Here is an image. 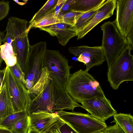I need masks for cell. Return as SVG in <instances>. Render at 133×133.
I'll use <instances>...</instances> for the list:
<instances>
[{"label":"cell","instance_id":"1","mask_svg":"<svg viewBox=\"0 0 133 133\" xmlns=\"http://www.w3.org/2000/svg\"><path fill=\"white\" fill-rule=\"evenodd\" d=\"M81 105L51 79L49 80L40 93L31 98L26 110L28 115L40 112L52 113L65 110L73 111Z\"/></svg>","mask_w":133,"mask_h":133},{"label":"cell","instance_id":"2","mask_svg":"<svg viewBox=\"0 0 133 133\" xmlns=\"http://www.w3.org/2000/svg\"><path fill=\"white\" fill-rule=\"evenodd\" d=\"M65 89L76 102L96 97L105 98L99 83L88 72L80 69L70 74Z\"/></svg>","mask_w":133,"mask_h":133},{"label":"cell","instance_id":"3","mask_svg":"<svg viewBox=\"0 0 133 133\" xmlns=\"http://www.w3.org/2000/svg\"><path fill=\"white\" fill-rule=\"evenodd\" d=\"M8 22L11 26L14 38L11 44L17 62L23 72L26 71L30 53V47L26 31L28 21L16 17H10Z\"/></svg>","mask_w":133,"mask_h":133},{"label":"cell","instance_id":"4","mask_svg":"<svg viewBox=\"0 0 133 133\" xmlns=\"http://www.w3.org/2000/svg\"><path fill=\"white\" fill-rule=\"evenodd\" d=\"M100 28L103 31L101 46L108 68L127 45V41L118 30L115 20L105 22Z\"/></svg>","mask_w":133,"mask_h":133},{"label":"cell","instance_id":"5","mask_svg":"<svg viewBox=\"0 0 133 133\" xmlns=\"http://www.w3.org/2000/svg\"><path fill=\"white\" fill-rule=\"evenodd\" d=\"M127 45L114 62L108 68V81L114 90L126 81H133V56Z\"/></svg>","mask_w":133,"mask_h":133},{"label":"cell","instance_id":"6","mask_svg":"<svg viewBox=\"0 0 133 133\" xmlns=\"http://www.w3.org/2000/svg\"><path fill=\"white\" fill-rule=\"evenodd\" d=\"M68 59L59 50L46 49L44 67H46L52 80L59 87L65 89L70 75L72 66Z\"/></svg>","mask_w":133,"mask_h":133},{"label":"cell","instance_id":"7","mask_svg":"<svg viewBox=\"0 0 133 133\" xmlns=\"http://www.w3.org/2000/svg\"><path fill=\"white\" fill-rule=\"evenodd\" d=\"M58 116L78 133H94L101 131L107 127L102 121L89 114L62 110L56 111Z\"/></svg>","mask_w":133,"mask_h":133},{"label":"cell","instance_id":"8","mask_svg":"<svg viewBox=\"0 0 133 133\" xmlns=\"http://www.w3.org/2000/svg\"><path fill=\"white\" fill-rule=\"evenodd\" d=\"M47 43L40 42L31 45L27 67L25 73V88L31 89L39 78L44 68V59Z\"/></svg>","mask_w":133,"mask_h":133},{"label":"cell","instance_id":"9","mask_svg":"<svg viewBox=\"0 0 133 133\" xmlns=\"http://www.w3.org/2000/svg\"><path fill=\"white\" fill-rule=\"evenodd\" d=\"M3 83H5L11 98L14 113L26 110L31 98L28 90L6 66Z\"/></svg>","mask_w":133,"mask_h":133},{"label":"cell","instance_id":"10","mask_svg":"<svg viewBox=\"0 0 133 133\" xmlns=\"http://www.w3.org/2000/svg\"><path fill=\"white\" fill-rule=\"evenodd\" d=\"M68 49L70 53L77 57V61L86 65L85 70L87 72L94 66L102 64L106 60L101 46L82 45L70 47Z\"/></svg>","mask_w":133,"mask_h":133},{"label":"cell","instance_id":"11","mask_svg":"<svg viewBox=\"0 0 133 133\" xmlns=\"http://www.w3.org/2000/svg\"><path fill=\"white\" fill-rule=\"evenodd\" d=\"M81 103L82 108L92 116L103 122L117 113L112 105L111 101L106 97L85 99Z\"/></svg>","mask_w":133,"mask_h":133},{"label":"cell","instance_id":"12","mask_svg":"<svg viewBox=\"0 0 133 133\" xmlns=\"http://www.w3.org/2000/svg\"><path fill=\"white\" fill-rule=\"evenodd\" d=\"M116 24L119 32L126 37L133 28V0H116Z\"/></svg>","mask_w":133,"mask_h":133},{"label":"cell","instance_id":"13","mask_svg":"<svg viewBox=\"0 0 133 133\" xmlns=\"http://www.w3.org/2000/svg\"><path fill=\"white\" fill-rule=\"evenodd\" d=\"M116 8V0H106L98 8L90 22L77 33V40L83 38L98 24L111 17Z\"/></svg>","mask_w":133,"mask_h":133},{"label":"cell","instance_id":"14","mask_svg":"<svg viewBox=\"0 0 133 133\" xmlns=\"http://www.w3.org/2000/svg\"><path fill=\"white\" fill-rule=\"evenodd\" d=\"M39 29L46 32L51 36H56L59 43L64 46L71 38L77 36L74 25L64 23H56Z\"/></svg>","mask_w":133,"mask_h":133},{"label":"cell","instance_id":"15","mask_svg":"<svg viewBox=\"0 0 133 133\" xmlns=\"http://www.w3.org/2000/svg\"><path fill=\"white\" fill-rule=\"evenodd\" d=\"M56 112L52 113L40 112L28 116L29 128L35 130L40 133L57 115Z\"/></svg>","mask_w":133,"mask_h":133},{"label":"cell","instance_id":"16","mask_svg":"<svg viewBox=\"0 0 133 133\" xmlns=\"http://www.w3.org/2000/svg\"><path fill=\"white\" fill-rule=\"evenodd\" d=\"M14 113L9 93L5 83H3L0 92V119Z\"/></svg>","mask_w":133,"mask_h":133},{"label":"cell","instance_id":"17","mask_svg":"<svg viewBox=\"0 0 133 133\" xmlns=\"http://www.w3.org/2000/svg\"><path fill=\"white\" fill-rule=\"evenodd\" d=\"M41 133H78L57 115Z\"/></svg>","mask_w":133,"mask_h":133},{"label":"cell","instance_id":"18","mask_svg":"<svg viewBox=\"0 0 133 133\" xmlns=\"http://www.w3.org/2000/svg\"><path fill=\"white\" fill-rule=\"evenodd\" d=\"M105 0H75L70 9L74 11L84 13L99 8Z\"/></svg>","mask_w":133,"mask_h":133},{"label":"cell","instance_id":"19","mask_svg":"<svg viewBox=\"0 0 133 133\" xmlns=\"http://www.w3.org/2000/svg\"><path fill=\"white\" fill-rule=\"evenodd\" d=\"M111 122L117 124L125 133H133V116L130 114L117 113Z\"/></svg>","mask_w":133,"mask_h":133},{"label":"cell","instance_id":"20","mask_svg":"<svg viewBox=\"0 0 133 133\" xmlns=\"http://www.w3.org/2000/svg\"><path fill=\"white\" fill-rule=\"evenodd\" d=\"M61 23L63 22L61 15H57L54 12L30 24L26 31L28 33L30 29L33 28H39Z\"/></svg>","mask_w":133,"mask_h":133},{"label":"cell","instance_id":"21","mask_svg":"<svg viewBox=\"0 0 133 133\" xmlns=\"http://www.w3.org/2000/svg\"><path fill=\"white\" fill-rule=\"evenodd\" d=\"M0 55L6 66L11 67L17 62V57L11 44L5 43L0 46Z\"/></svg>","mask_w":133,"mask_h":133},{"label":"cell","instance_id":"22","mask_svg":"<svg viewBox=\"0 0 133 133\" xmlns=\"http://www.w3.org/2000/svg\"><path fill=\"white\" fill-rule=\"evenodd\" d=\"M50 79H51L50 77L49 72L47 68L44 67L43 69L39 78L35 84L31 89L28 90L31 97L32 96L33 97L38 95Z\"/></svg>","mask_w":133,"mask_h":133},{"label":"cell","instance_id":"23","mask_svg":"<svg viewBox=\"0 0 133 133\" xmlns=\"http://www.w3.org/2000/svg\"><path fill=\"white\" fill-rule=\"evenodd\" d=\"M58 0L47 1L43 6L34 15L29 21L30 24L55 11Z\"/></svg>","mask_w":133,"mask_h":133},{"label":"cell","instance_id":"24","mask_svg":"<svg viewBox=\"0 0 133 133\" xmlns=\"http://www.w3.org/2000/svg\"><path fill=\"white\" fill-rule=\"evenodd\" d=\"M28 116L26 110L14 113L0 119V127L11 130L15 122Z\"/></svg>","mask_w":133,"mask_h":133},{"label":"cell","instance_id":"25","mask_svg":"<svg viewBox=\"0 0 133 133\" xmlns=\"http://www.w3.org/2000/svg\"><path fill=\"white\" fill-rule=\"evenodd\" d=\"M99 8L87 12L83 13L79 17L74 25L77 33L83 29L90 22Z\"/></svg>","mask_w":133,"mask_h":133},{"label":"cell","instance_id":"26","mask_svg":"<svg viewBox=\"0 0 133 133\" xmlns=\"http://www.w3.org/2000/svg\"><path fill=\"white\" fill-rule=\"evenodd\" d=\"M29 128L28 116L15 122L11 130L13 133H27Z\"/></svg>","mask_w":133,"mask_h":133},{"label":"cell","instance_id":"27","mask_svg":"<svg viewBox=\"0 0 133 133\" xmlns=\"http://www.w3.org/2000/svg\"><path fill=\"white\" fill-rule=\"evenodd\" d=\"M82 13L71 10L63 14H60L63 23L74 25L76 21Z\"/></svg>","mask_w":133,"mask_h":133},{"label":"cell","instance_id":"28","mask_svg":"<svg viewBox=\"0 0 133 133\" xmlns=\"http://www.w3.org/2000/svg\"><path fill=\"white\" fill-rule=\"evenodd\" d=\"M9 67L15 76L25 87L26 82L25 78V74L18 62H17L13 66Z\"/></svg>","mask_w":133,"mask_h":133},{"label":"cell","instance_id":"29","mask_svg":"<svg viewBox=\"0 0 133 133\" xmlns=\"http://www.w3.org/2000/svg\"><path fill=\"white\" fill-rule=\"evenodd\" d=\"M9 3L8 1H0V21L8 15L10 10Z\"/></svg>","mask_w":133,"mask_h":133},{"label":"cell","instance_id":"30","mask_svg":"<svg viewBox=\"0 0 133 133\" xmlns=\"http://www.w3.org/2000/svg\"><path fill=\"white\" fill-rule=\"evenodd\" d=\"M6 34L2 42L3 43H7L11 45L14 41L13 34L11 26L8 22L6 27Z\"/></svg>","mask_w":133,"mask_h":133},{"label":"cell","instance_id":"31","mask_svg":"<svg viewBox=\"0 0 133 133\" xmlns=\"http://www.w3.org/2000/svg\"><path fill=\"white\" fill-rule=\"evenodd\" d=\"M102 132L103 133H125L116 124L107 127Z\"/></svg>","mask_w":133,"mask_h":133},{"label":"cell","instance_id":"32","mask_svg":"<svg viewBox=\"0 0 133 133\" xmlns=\"http://www.w3.org/2000/svg\"><path fill=\"white\" fill-rule=\"evenodd\" d=\"M75 0H65L62 4L60 8L59 14H63L70 10L71 4Z\"/></svg>","mask_w":133,"mask_h":133},{"label":"cell","instance_id":"33","mask_svg":"<svg viewBox=\"0 0 133 133\" xmlns=\"http://www.w3.org/2000/svg\"><path fill=\"white\" fill-rule=\"evenodd\" d=\"M126 38L127 41V45L132 50L133 48V28L132 29Z\"/></svg>","mask_w":133,"mask_h":133},{"label":"cell","instance_id":"34","mask_svg":"<svg viewBox=\"0 0 133 133\" xmlns=\"http://www.w3.org/2000/svg\"><path fill=\"white\" fill-rule=\"evenodd\" d=\"M5 71V68L2 70L0 69V92L3 84V81Z\"/></svg>","mask_w":133,"mask_h":133},{"label":"cell","instance_id":"35","mask_svg":"<svg viewBox=\"0 0 133 133\" xmlns=\"http://www.w3.org/2000/svg\"><path fill=\"white\" fill-rule=\"evenodd\" d=\"M0 133H13L10 130L0 127Z\"/></svg>","mask_w":133,"mask_h":133},{"label":"cell","instance_id":"36","mask_svg":"<svg viewBox=\"0 0 133 133\" xmlns=\"http://www.w3.org/2000/svg\"><path fill=\"white\" fill-rule=\"evenodd\" d=\"M5 36V31H0V44H1Z\"/></svg>","mask_w":133,"mask_h":133},{"label":"cell","instance_id":"37","mask_svg":"<svg viewBox=\"0 0 133 133\" xmlns=\"http://www.w3.org/2000/svg\"><path fill=\"white\" fill-rule=\"evenodd\" d=\"M27 133H41L39 131L34 129L29 128Z\"/></svg>","mask_w":133,"mask_h":133},{"label":"cell","instance_id":"38","mask_svg":"<svg viewBox=\"0 0 133 133\" xmlns=\"http://www.w3.org/2000/svg\"><path fill=\"white\" fill-rule=\"evenodd\" d=\"M14 1H15V2L16 3H17L19 5H23L25 4L28 1H26V2H19L17 0H13Z\"/></svg>","mask_w":133,"mask_h":133},{"label":"cell","instance_id":"39","mask_svg":"<svg viewBox=\"0 0 133 133\" xmlns=\"http://www.w3.org/2000/svg\"><path fill=\"white\" fill-rule=\"evenodd\" d=\"M1 45V44H0V46ZM3 60L2 59V58H1V56H0V69L1 64H2V62H3Z\"/></svg>","mask_w":133,"mask_h":133},{"label":"cell","instance_id":"40","mask_svg":"<svg viewBox=\"0 0 133 133\" xmlns=\"http://www.w3.org/2000/svg\"><path fill=\"white\" fill-rule=\"evenodd\" d=\"M103 133V132L102 131H101L98 132H95V133Z\"/></svg>","mask_w":133,"mask_h":133}]
</instances>
